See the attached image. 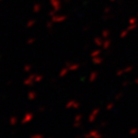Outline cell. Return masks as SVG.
I'll return each instance as SVG.
<instances>
[{
  "label": "cell",
  "mask_w": 138,
  "mask_h": 138,
  "mask_svg": "<svg viewBox=\"0 0 138 138\" xmlns=\"http://www.w3.org/2000/svg\"><path fill=\"white\" fill-rule=\"evenodd\" d=\"M79 106H80V104L73 100L66 104V108H79Z\"/></svg>",
  "instance_id": "obj_1"
},
{
  "label": "cell",
  "mask_w": 138,
  "mask_h": 138,
  "mask_svg": "<svg viewBox=\"0 0 138 138\" xmlns=\"http://www.w3.org/2000/svg\"><path fill=\"white\" fill-rule=\"evenodd\" d=\"M50 2H51V4L53 6V9L55 11H58L60 9V2H59V0H50Z\"/></svg>",
  "instance_id": "obj_2"
},
{
  "label": "cell",
  "mask_w": 138,
  "mask_h": 138,
  "mask_svg": "<svg viewBox=\"0 0 138 138\" xmlns=\"http://www.w3.org/2000/svg\"><path fill=\"white\" fill-rule=\"evenodd\" d=\"M66 19L65 16H54L52 21L53 22H62Z\"/></svg>",
  "instance_id": "obj_3"
},
{
  "label": "cell",
  "mask_w": 138,
  "mask_h": 138,
  "mask_svg": "<svg viewBox=\"0 0 138 138\" xmlns=\"http://www.w3.org/2000/svg\"><path fill=\"white\" fill-rule=\"evenodd\" d=\"M32 119H33L32 113H27L26 115H25V117L22 119V124H26V123H28L29 121H31Z\"/></svg>",
  "instance_id": "obj_4"
},
{
  "label": "cell",
  "mask_w": 138,
  "mask_h": 138,
  "mask_svg": "<svg viewBox=\"0 0 138 138\" xmlns=\"http://www.w3.org/2000/svg\"><path fill=\"white\" fill-rule=\"evenodd\" d=\"M34 79H35V76H34V75H33V76H30V77H29L27 80H25V82H24V83H25V85H32L33 80H34Z\"/></svg>",
  "instance_id": "obj_5"
},
{
  "label": "cell",
  "mask_w": 138,
  "mask_h": 138,
  "mask_svg": "<svg viewBox=\"0 0 138 138\" xmlns=\"http://www.w3.org/2000/svg\"><path fill=\"white\" fill-rule=\"evenodd\" d=\"M28 97H29V99H30V100H35V98L37 97V93H36V92H34V91H31V92H29Z\"/></svg>",
  "instance_id": "obj_6"
},
{
  "label": "cell",
  "mask_w": 138,
  "mask_h": 138,
  "mask_svg": "<svg viewBox=\"0 0 138 138\" xmlns=\"http://www.w3.org/2000/svg\"><path fill=\"white\" fill-rule=\"evenodd\" d=\"M79 67H80V65H79V64H69L68 65L69 70H77Z\"/></svg>",
  "instance_id": "obj_7"
},
{
  "label": "cell",
  "mask_w": 138,
  "mask_h": 138,
  "mask_svg": "<svg viewBox=\"0 0 138 138\" xmlns=\"http://www.w3.org/2000/svg\"><path fill=\"white\" fill-rule=\"evenodd\" d=\"M68 70H69V68L68 67H66V68H63L60 72H59V76L60 77H63V76H65V75L67 74V72H68Z\"/></svg>",
  "instance_id": "obj_8"
},
{
  "label": "cell",
  "mask_w": 138,
  "mask_h": 138,
  "mask_svg": "<svg viewBox=\"0 0 138 138\" xmlns=\"http://www.w3.org/2000/svg\"><path fill=\"white\" fill-rule=\"evenodd\" d=\"M40 9H41V6L39 5V4H36V5L34 6L33 11H34V13H38V12L40 11Z\"/></svg>",
  "instance_id": "obj_9"
},
{
  "label": "cell",
  "mask_w": 138,
  "mask_h": 138,
  "mask_svg": "<svg viewBox=\"0 0 138 138\" xmlns=\"http://www.w3.org/2000/svg\"><path fill=\"white\" fill-rule=\"evenodd\" d=\"M16 122H17V119H16V117H11V119H10V124L11 125H16Z\"/></svg>",
  "instance_id": "obj_10"
},
{
  "label": "cell",
  "mask_w": 138,
  "mask_h": 138,
  "mask_svg": "<svg viewBox=\"0 0 138 138\" xmlns=\"http://www.w3.org/2000/svg\"><path fill=\"white\" fill-rule=\"evenodd\" d=\"M35 20H31V21H29L28 23H27V27H32L35 25Z\"/></svg>",
  "instance_id": "obj_11"
},
{
  "label": "cell",
  "mask_w": 138,
  "mask_h": 138,
  "mask_svg": "<svg viewBox=\"0 0 138 138\" xmlns=\"http://www.w3.org/2000/svg\"><path fill=\"white\" fill-rule=\"evenodd\" d=\"M42 80V76H35V81L36 82H40Z\"/></svg>",
  "instance_id": "obj_12"
},
{
  "label": "cell",
  "mask_w": 138,
  "mask_h": 138,
  "mask_svg": "<svg viewBox=\"0 0 138 138\" xmlns=\"http://www.w3.org/2000/svg\"><path fill=\"white\" fill-rule=\"evenodd\" d=\"M31 137H32V138H35V137L41 138V137H43V135H42V134H39V133H37V134H34V135H31Z\"/></svg>",
  "instance_id": "obj_13"
},
{
  "label": "cell",
  "mask_w": 138,
  "mask_h": 138,
  "mask_svg": "<svg viewBox=\"0 0 138 138\" xmlns=\"http://www.w3.org/2000/svg\"><path fill=\"white\" fill-rule=\"evenodd\" d=\"M31 68H32V66H31V65H26V66L24 67V70H25L26 72H28V71H30V70H31Z\"/></svg>",
  "instance_id": "obj_14"
},
{
  "label": "cell",
  "mask_w": 138,
  "mask_h": 138,
  "mask_svg": "<svg viewBox=\"0 0 138 138\" xmlns=\"http://www.w3.org/2000/svg\"><path fill=\"white\" fill-rule=\"evenodd\" d=\"M34 41H35V38H32V39L30 38V39L28 40V44H30V43H33Z\"/></svg>",
  "instance_id": "obj_15"
},
{
  "label": "cell",
  "mask_w": 138,
  "mask_h": 138,
  "mask_svg": "<svg viewBox=\"0 0 138 138\" xmlns=\"http://www.w3.org/2000/svg\"><path fill=\"white\" fill-rule=\"evenodd\" d=\"M0 1H2V0H0Z\"/></svg>",
  "instance_id": "obj_16"
}]
</instances>
